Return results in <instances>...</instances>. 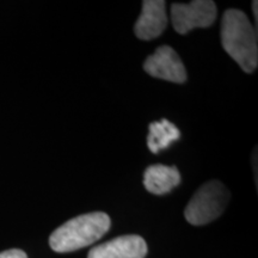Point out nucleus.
Segmentation results:
<instances>
[{
    "label": "nucleus",
    "mask_w": 258,
    "mask_h": 258,
    "mask_svg": "<svg viewBox=\"0 0 258 258\" xmlns=\"http://www.w3.org/2000/svg\"><path fill=\"white\" fill-rule=\"evenodd\" d=\"M221 44L226 53L245 73H253L258 66L257 30L245 12L230 9L221 19Z\"/></svg>",
    "instance_id": "obj_1"
},
{
    "label": "nucleus",
    "mask_w": 258,
    "mask_h": 258,
    "mask_svg": "<svg viewBox=\"0 0 258 258\" xmlns=\"http://www.w3.org/2000/svg\"><path fill=\"white\" fill-rule=\"evenodd\" d=\"M110 225V218L105 213L79 215L57 227L50 234L49 245L55 252H72L95 244L109 231Z\"/></svg>",
    "instance_id": "obj_2"
},
{
    "label": "nucleus",
    "mask_w": 258,
    "mask_h": 258,
    "mask_svg": "<svg viewBox=\"0 0 258 258\" xmlns=\"http://www.w3.org/2000/svg\"><path fill=\"white\" fill-rule=\"evenodd\" d=\"M230 191L219 180H211L194 194L184 211L185 220L202 226L218 219L227 207Z\"/></svg>",
    "instance_id": "obj_3"
},
{
    "label": "nucleus",
    "mask_w": 258,
    "mask_h": 258,
    "mask_svg": "<svg viewBox=\"0 0 258 258\" xmlns=\"http://www.w3.org/2000/svg\"><path fill=\"white\" fill-rule=\"evenodd\" d=\"M218 16V9L212 0H195L189 4L171 5V22L180 35L195 28H209Z\"/></svg>",
    "instance_id": "obj_4"
},
{
    "label": "nucleus",
    "mask_w": 258,
    "mask_h": 258,
    "mask_svg": "<svg viewBox=\"0 0 258 258\" xmlns=\"http://www.w3.org/2000/svg\"><path fill=\"white\" fill-rule=\"evenodd\" d=\"M144 70L151 77L171 83L183 84L188 78L179 55L169 46L157 48L152 55L145 60Z\"/></svg>",
    "instance_id": "obj_5"
},
{
    "label": "nucleus",
    "mask_w": 258,
    "mask_h": 258,
    "mask_svg": "<svg viewBox=\"0 0 258 258\" xmlns=\"http://www.w3.org/2000/svg\"><path fill=\"white\" fill-rule=\"evenodd\" d=\"M147 244L140 235H121L92 247L88 258H145Z\"/></svg>",
    "instance_id": "obj_6"
},
{
    "label": "nucleus",
    "mask_w": 258,
    "mask_h": 258,
    "mask_svg": "<svg viewBox=\"0 0 258 258\" xmlns=\"http://www.w3.org/2000/svg\"><path fill=\"white\" fill-rule=\"evenodd\" d=\"M167 25L165 2L163 0H145L143 10L134 25L135 36L143 41L159 37Z\"/></svg>",
    "instance_id": "obj_7"
},
{
    "label": "nucleus",
    "mask_w": 258,
    "mask_h": 258,
    "mask_svg": "<svg viewBox=\"0 0 258 258\" xmlns=\"http://www.w3.org/2000/svg\"><path fill=\"white\" fill-rule=\"evenodd\" d=\"M180 183V173L176 166H165L157 164L145 170L144 185L148 192L164 195L170 192Z\"/></svg>",
    "instance_id": "obj_8"
},
{
    "label": "nucleus",
    "mask_w": 258,
    "mask_h": 258,
    "mask_svg": "<svg viewBox=\"0 0 258 258\" xmlns=\"http://www.w3.org/2000/svg\"><path fill=\"white\" fill-rule=\"evenodd\" d=\"M180 137L179 129L172 122L163 118L161 121L152 122L148 127L147 146L154 154L166 150L171 143L177 141Z\"/></svg>",
    "instance_id": "obj_9"
},
{
    "label": "nucleus",
    "mask_w": 258,
    "mask_h": 258,
    "mask_svg": "<svg viewBox=\"0 0 258 258\" xmlns=\"http://www.w3.org/2000/svg\"><path fill=\"white\" fill-rule=\"evenodd\" d=\"M0 258H28L24 251L18 249H12L0 252Z\"/></svg>",
    "instance_id": "obj_10"
},
{
    "label": "nucleus",
    "mask_w": 258,
    "mask_h": 258,
    "mask_svg": "<svg viewBox=\"0 0 258 258\" xmlns=\"http://www.w3.org/2000/svg\"><path fill=\"white\" fill-rule=\"evenodd\" d=\"M257 8H258V3L257 2H253L252 3V11H253V14H254V21H256V23H257V21H258Z\"/></svg>",
    "instance_id": "obj_11"
}]
</instances>
